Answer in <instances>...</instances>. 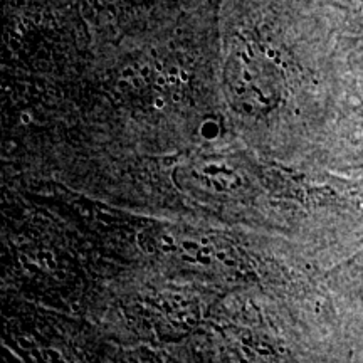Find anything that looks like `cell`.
Segmentation results:
<instances>
[{"mask_svg": "<svg viewBox=\"0 0 363 363\" xmlns=\"http://www.w3.org/2000/svg\"><path fill=\"white\" fill-rule=\"evenodd\" d=\"M362 6H363V0H362Z\"/></svg>", "mask_w": 363, "mask_h": 363, "instance_id": "1", "label": "cell"}]
</instances>
